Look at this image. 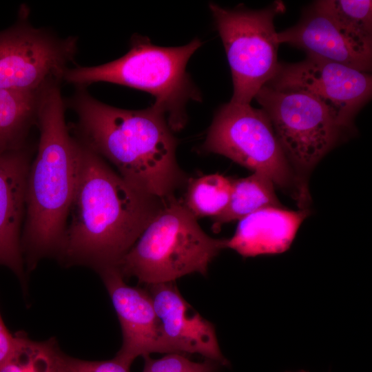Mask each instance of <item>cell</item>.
I'll list each match as a JSON object with an SVG mask.
<instances>
[{
  "instance_id": "1",
  "label": "cell",
  "mask_w": 372,
  "mask_h": 372,
  "mask_svg": "<svg viewBox=\"0 0 372 372\" xmlns=\"http://www.w3.org/2000/svg\"><path fill=\"white\" fill-rule=\"evenodd\" d=\"M78 142L77 180L56 258L99 273L116 267L166 200L137 190Z\"/></svg>"
},
{
  "instance_id": "2",
  "label": "cell",
  "mask_w": 372,
  "mask_h": 372,
  "mask_svg": "<svg viewBox=\"0 0 372 372\" xmlns=\"http://www.w3.org/2000/svg\"><path fill=\"white\" fill-rule=\"evenodd\" d=\"M78 121L74 136L110 162L137 190L165 200L186 183L176 158L177 141L165 116L153 106L123 110L92 97L77 87L70 100Z\"/></svg>"
},
{
  "instance_id": "3",
  "label": "cell",
  "mask_w": 372,
  "mask_h": 372,
  "mask_svg": "<svg viewBox=\"0 0 372 372\" xmlns=\"http://www.w3.org/2000/svg\"><path fill=\"white\" fill-rule=\"evenodd\" d=\"M37 154L30 165L21 234L24 262L29 270L47 257H55L65 231L79 167V143L65 121L59 84L38 96Z\"/></svg>"
},
{
  "instance_id": "4",
  "label": "cell",
  "mask_w": 372,
  "mask_h": 372,
  "mask_svg": "<svg viewBox=\"0 0 372 372\" xmlns=\"http://www.w3.org/2000/svg\"><path fill=\"white\" fill-rule=\"evenodd\" d=\"M201 45L195 39L180 47H160L134 35L123 56L98 66L68 68L63 80L77 87L107 82L149 92L155 97L152 106L165 116L172 130L178 131L186 123V103L201 100L186 72L189 58Z\"/></svg>"
},
{
  "instance_id": "5",
  "label": "cell",
  "mask_w": 372,
  "mask_h": 372,
  "mask_svg": "<svg viewBox=\"0 0 372 372\" xmlns=\"http://www.w3.org/2000/svg\"><path fill=\"white\" fill-rule=\"evenodd\" d=\"M227 248V239L208 236L185 203L174 196L148 223L116 268L122 276L145 285L175 282L194 273L205 276L209 265Z\"/></svg>"
},
{
  "instance_id": "6",
  "label": "cell",
  "mask_w": 372,
  "mask_h": 372,
  "mask_svg": "<svg viewBox=\"0 0 372 372\" xmlns=\"http://www.w3.org/2000/svg\"><path fill=\"white\" fill-rule=\"evenodd\" d=\"M203 149L268 176L274 185L292 192L303 203L308 198L307 185L291 167L262 109L231 101L221 106Z\"/></svg>"
},
{
  "instance_id": "7",
  "label": "cell",
  "mask_w": 372,
  "mask_h": 372,
  "mask_svg": "<svg viewBox=\"0 0 372 372\" xmlns=\"http://www.w3.org/2000/svg\"><path fill=\"white\" fill-rule=\"evenodd\" d=\"M209 8L231 69L234 92L230 101L250 104L277 72L280 43L273 19L285 6L276 1L258 10H229L215 3Z\"/></svg>"
},
{
  "instance_id": "8",
  "label": "cell",
  "mask_w": 372,
  "mask_h": 372,
  "mask_svg": "<svg viewBox=\"0 0 372 372\" xmlns=\"http://www.w3.org/2000/svg\"><path fill=\"white\" fill-rule=\"evenodd\" d=\"M255 99L268 116L287 158L304 183L303 174L332 148L342 129L329 110L307 94L265 85Z\"/></svg>"
},
{
  "instance_id": "9",
  "label": "cell",
  "mask_w": 372,
  "mask_h": 372,
  "mask_svg": "<svg viewBox=\"0 0 372 372\" xmlns=\"http://www.w3.org/2000/svg\"><path fill=\"white\" fill-rule=\"evenodd\" d=\"M76 50V39H61L27 23L0 32V89L38 94L59 84Z\"/></svg>"
},
{
  "instance_id": "10",
  "label": "cell",
  "mask_w": 372,
  "mask_h": 372,
  "mask_svg": "<svg viewBox=\"0 0 372 372\" xmlns=\"http://www.w3.org/2000/svg\"><path fill=\"white\" fill-rule=\"evenodd\" d=\"M266 85L311 96L329 110L343 130L351 125L355 114L370 99L372 78L369 72L307 57L296 63H280Z\"/></svg>"
},
{
  "instance_id": "11",
  "label": "cell",
  "mask_w": 372,
  "mask_h": 372,
  "mask_svg": "<svg viewBox=\"0 0 372 372\" xmlns=\"http://www.w3.org/2000/svg\"><path fill=\"white\" fill-rule=\"evenodd\" d=\"M117 315L123 335L115 358L128 366L139 356L172 353L145 289L128 285L116 267L99 272Z\"/></svg>"
},
{
  "instance_id": "12",
  "label": "cell",
  "mask_w": 372,
  "mask_h": 372,
  "mask_svg": "<svg viewBox=\"0 0 372 372\" xmlns=\"http://www.w3.org/2000/svg\"><path fill=\"white\" fill-rule=\"evenodd\" d=\"M146 286L173 353L200 354L223 366L229 365L220 349L214 325L184 299L175 282Z\"/></svg>"
},
{
  "instance_id": "13",
  "label": "cell",
  "mask_w": 372,
  "mask_h": 372,
  "mask_svg": "<svg viewBox=\"0 0 372 372\" xmlns=\"http://www.w3.org/2000/svg\"><path fill=\"white\" fill-rule=\"evenodd\" d=\"M32 151L25 145L0 153V265L25 280L21 234Z\"/></svg>"
},
{
  "instance_id": "14",
  "label": "cell",
  "mask_w": 372,
  "mask_h": 372,
  "mask_svg": "<svg viewBox=\"0 0 372 372\" xmlns=\"http://www.w3.org/2000/svg\"><path fill=\"white\" fill-rule=\"evenodd\" d=\"M280 43L304 50L311 57L344 65L369 72L372 57L355 48L342 34L332 18L316 1L306 9L298 23L278 32Z\"/></svg>"
},
{
  "instance_id": "15",
  "label": "cell",
  "mask_w": 372,
  "mask_h": 372,
  "mask_svg": "<svg viewBox=\"0 0 372 372\" xmlns=\"http://www.w3.org/2000/svg\"><path fill=\"white\" fill-rule=\"evenodd\" d=\"M307 215L306 210L282 207L257 210L240 220L234 236L227 239V248L243 257L282 253L291 246Z\"/></svg>"
},
{
  "instance_id": "16",
  "label": "cell",
  "mask_w": 372,
  "mask_h": 372,
  "mask_svg": "<svg viewBox=\"0 0 372 372\" xmlns=\"http://www.w3.org/2000/svg\"><path fill=\"white\" fill-rule=\"evenodd\" d=\"M273 185L268 176L257 172L246 178L232 180L229 201L220 214L213 217V231H218L223 224L240 220L260 209L282 207Z\"/></svg>"
},
{
  "instance_id": "17",
  "label": "cell",
  "mask_w": 372,
  "mask_h": 372,
  "mask_svg": "<svg viewBox=\"0 0 372 372\" xmlns=\"http://www.w3.org/2000/svg\"><path fill=\"white\" fill-rule=\"evenodd\" d=\"M39 94L0 89V153L25 145Z\"/></svg>"
},
{
  "instance_id": "18",
  "label": "cell",
  "mask_w": 372,
  "mask_h": 372,
  "mask_svg": "<svg viewBox=\"0 0 372 372\" xmlns=\"http://www.w3.org/2000/svg\"><path fill=\"white\" fill-rule=\"evenodd\" d=\"M316 3L355 48L372 57L371 1L322 0Z\"/></svg>"
},
{
  "instance_id": "19",
  "label": "cell",
  "mask_w": 372,
  "mask_h": 372,
  "mask_svg": "<svg viewBox=\"0 0 372 372\" xmlns=\"http://www.w3.org/2000/svg\"><path fill=\"white\" fill-rule=\"evenodd\" d=\"M67 359L54 338L35 341L23 334L16 354L0 372H66Z\"/></svg>"
},
{
  "instance_id": "20",
  "label": "cell",
  "mask_w": 372,
  "mask_h": 372,
  "mask_svg": "<svg viewBox=\"0 0 372 372\" xmlns=\"http://www.w3.org/2000/svg\"><path fill=\"white\" fill-rule=\"evenodd\" d=\"M232 191V180L218 174L205 175L188 183L185 200L196 218L215 217L227 207Z\"/></svg>"
},
{
  "instance_id": "21",
  "label": "cell",
  "mask_w": 372,
  "mask_h": 372,
  "mask_svg": "<svg viewBox=\"0 0 372 372\" xmlns=\"http://www.w3.org/2000/svg\"><path fill=\"white\" fill-rule=\"evenodd\" d=\"M143 358V372H218L223 366L210 359L194 362L186 358L185 354L177 353H167L159 359H153L150 355Z\"/></svg>"
},
{
  "instance_id": "22",
  "label": "cell",
  "mask_w": 372,
  "mask_h": 372,
  "mask_svg": "<svg viewBox=\"0 0 372 372\" xmlns=\"http://www.w3.org/2000/svg\"><path fill=\"white\" fill-rule=\"evenodd\" d=\"M130 369L115 357L109 360L87 361L68 356L66 372H130Z\"/></svg>"
},
{
  "instance_id": "23",
  "label": "cell",
  "mask_w": 372,
  "mask_h": 372,
  "mask_svg": "<svg viewBox=\"0 0 372 372\" xmlns=\"http://www.w3.org/2000/svg\"><path fill=\"white\" fill-rule=\"evenodd\" d=\"M22 335L20 333L12 335L0 315V368L14 356L20 346Z\"/></svg>"
},
{
  "instance_id": "24",
  "label": "cell",
  "mask_w": 372,
  "mask_h": 372,
  "mask_svg": "<svg viewBox=\"0 0 372 372\" xmlns=\"http://www.w3.org/2000/svg\"><path fill=\"white\" fill-rule=\"evenodd\" d=\"M297 372H307V371H304V370H300V371H297Z\"/></svg>"
}]
</instances>
